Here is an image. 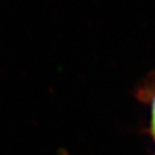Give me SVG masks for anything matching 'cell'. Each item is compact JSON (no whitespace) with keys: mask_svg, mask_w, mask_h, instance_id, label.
<instances>
[{"mask_svg":"<svg viewBox=\"0 0 155 155\" xmlns=\"http://www.w3.org/2000/svg\"><path fill=\"white\" fill-rule=\"evenodd\" d=\"M152 131L155 137V97H154V100H153V104H152Z\"/></svg>","mask_w":155,"mask_h":155,"instance_id":"1","label":"cell"}]
</instances>
